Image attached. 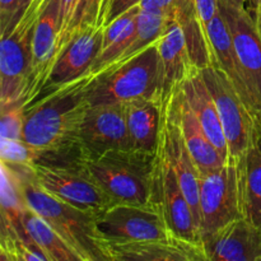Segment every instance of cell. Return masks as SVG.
Wrapping results in <instances>:
<instances>
[{"label": "cell", "instance_id": "28", "mask_svg": "<svg viewBox=\"0 0 261 261\" xmlns=\"http://www.w3.org/2000/svg\"><path fill=\"white\" fill-rule=\"evenodd\" d=\"M2 162L15 166H33L38 152L24 140L2 139Z\"/></svg>", "mask_w": 261, "mask_h": 261}, {"label": "cell", "instance_id": "8", "mask_svg": "<svg viewBox=\"0 0 261 261\" xmlns=\"http://www.w3.org/2000/svg\"><path fill=\"white\" fill-rule=\"evenodd\" d=\"M219 10L228 25L236 60L254 105L255 116L261 120V36L255 13L231 0H219Z\"/></svg>", "mask_w": 261, "mask_h": 261}, {"label": "cell", "instance_id": "1", "mask_svg": "<svg viewBox=\"0 0 261 261\" xmlns=\"http://www.w3.org/2000/svg\"><path fill=\"white\" fill-rule=\"evenodd\" d=\"M94 74L42 92L25 107L23 140L43 154L81 153L79 133L89 107Z\"/></svg>", "mask_w": 261, "mask_h": 261}, {"label": "cell", "instance_id": "34", "mask_svg": "<svg viewBox=\"0 0 261 261\" xmlns=\"http://www.w3.org/2000/svg\"><path fill=\"white\" fill-rule=\"evenodd\" d=\"M254 12L255 14L261 13V0H254Z\"/></svg>", "mask_w": 261, "mask_h": 261}, {"label": "cell", "instance_id": "30", "mask_svg": "<svg viewBox=\"0 0 261 261\" xmlns=\"http://www.w3.org/2000/svg\"><path fill=\"white\" fill-rule=\"evenodd\" d=\"M142 0H111L107 7L106 13L103 17V25H107L110 22L121 15L126 10L132 9L135 5H139Z\"/></svg>", "mask_w": 261, "mask_h": 261}, {"label": "cell", "instance_id": "5", "mask_svg": "<svg viewBox=\"0 0 261 261\" xmlns=\"http://www.w3.org/2000/svg\"><path fill=\"white\" fill-rule=\"evenodd\" d=\"M32 168L43 190L70 205L97 216L114 204L92 180L81 153L38 155Z\"/></svg>", "mask_w": 261, "mask_h": 261}, {"label": "cell", "instance_id": "20", "mask_svg": "<svg viewBox=\"0 0 261 261\" xmlns=\"http://www.w3.org/2000/svg\"><path fill=\"white\" fill-rule=\"evenodd\" d=\"M163 121V103L155 99L126 102V122L130 147L145 153L160 149Z\"/></svg>", "mask_w": 261, "mask_h": 261}, {"label": "cell", "instance_id": "36", "mask_svg": "<svg viewBox=\"0 0 261 261\" xmlns=\"http://www.w3.org/2000/svg\"><path fill=\"white\" fill-rule=\"evenodd\" d=\"M255 17H256L257 28H259V32H260V36H261V13H256V14H255Z\"/></svg>", "mask_w": 261, "mask_h": 261}, {"label": "cell", "instance_id": "15", "mask_svg": "<svg viewBox=\"0 0 261 261\" xmlns=\"http://www.w3.org/2000/svg\"><path fill=\"white\" fill-rule=\"evenodd\" d=\"M60 36V0H45L33 31L30 103L42 92L51 65L59 53Z\"/></svg>", "mask_w": 261, "mask_h": 261}, {"label": "cell", "instance_id": "27", "mask_svg": "<svg viewBox=\"0 0 261 261\" xmlns=\"http://www.w3.org/2000/svg\"><path fill=\"white\" fill-rule=\"evenodd\" d=\"M25 107L27 105L24 102H15V103L0 106V111H2L0 139L23 140Z\"/></svg>", "mask_w": 261, "mask_h": 261}, {"label": "cell", "instance_id": "24", "mask_svg": "<svg viewBox=\"0 0 261 261\" xmlns=\"http://www.w3.org/2000/svg\"><path fill=\"white\" fill-rule=\"evenodd\" d=\"M173 18L177 20L182 30L194 65L199 70L216 65V59L209 45L206 30L196 12L193 0H177Z\"/></svg>", "mask_w": 261, "mask_h": 261}, {"label": "cell", "instance_id": "31", "mask_svg": "<svg viewBox=\"0 0 261 261\" xmlns=\"http://www.w3.org/2000/svg\"><path fill=\"white\" fill-rule=\"evenodd\" d=\"M177 0H142L139 7L142 10L170 15L173 18L175 5Z\"/></svg>", "mask_w": 261, "mask_h": 261}, {"label": "cell", "instance_id": "18", "mask_svg": "<svg viewBox=\"0 0 261 261\" xmlns=\"http://www.w3.org/2000/svg\"><path fill=\"white\" fill-rule=\"evenodd\" d=\"M111 261H206L203 245L173 234L152 241L107 244Z\"/></svg>", "mask_w": 261, "mask_h": 261}, {"label": "cell", "instance_id": "26", "mask_svg": "<svg viewBox=\"0 0 261 261\" xmlns=\"http://www.w3.org/2000/svg\"><path fill=\"white\" fill-rule=\"evenodd\" d=\"M97 25H103V0H78L68 27L60 36L59 50L73 33Z\"/></svg>", "mask_w": 261, "mask_h": 261}, {"label": "cell", "instance_id": "10", "mask_svg": "<svg viewBox=\"0 0 261 261\" xmlns=\"http://www.w3.org/2000/svg\"><path fill=\"white\" fill-rule=\"evenodd\" d=\"M96 223L98 233L107 244L152 241L172 234L154 205L112 204L97 214Z\"/></svg>", "mask_w": 261, "mask_h": 261}, {"label": "cell", "instance_id": "7", "mask_svg": "<svg viewBox=\"0 0 261 261\" xmlns=\"http://www.w3.org/2000/svg\"><path fill=\"white\" fill-rule=\"evenodd\" d=\"M200 71L218 110L228 144V162H239L252 142L256 117L240 96L229 76L219 66L212 65Z\"/></svg>", "mask_w": 261, "mask_h": 261}, {"label": "cell", "instance_id": "37", "mask_svg": "<svg viewBox=\"0 0 261 261\" xmlns=\"http://www.w3.org/2000/svg\"><path fill=\"white\" fill-rule=\"evenodd\" d=\"M110 2H111V0H103V17H105V13H106L107 7H109Z\"/></svg>", "mask_w": 261, "mask_h": 261}, {"label": "cell", "instance_id": "33", "mask_svg": "<svg viewBox=\"0 0 261 261\" xmlns=\"http://www.w3.org/2000/svg\"><path fill=\"white\" fill-rule=\"evenodd\" d=\"M78 0H60V25L61 33L66 30L75 10Z\"/></svg>", "mask_w": 261, "mask_h": 261}, {"label": "cell", "instance_id": "6", "mask_svg": "<svg viewBox=\"0 0 261 261\" xmlns=\"http://www.w3.org/2000/svg\"><path fill=\"white\" fill-rule=\"evenodd\" d=\"M45 0H33L17 27L3 36L0 43V106L30 103L32 74V40Z\"/></svg>", "mask_w": 261, "mask_h": 261}, {"label": "cell", "instance_id": "32", "mask_svg": "<svg viewBox=\"0 0 261 261\" xmlns=\"http://www.w3.org/2000/svg\"><path fill=\"white\" fill-rule=\"evenodd\" d=\"M193 2L204 27H206V24L218 14L219 0H193Z\"/></svg>", "mask_w": 261, "mask_h": 261}, {"label": "cell", "instance_id": "29", "mask_svg": "<svg viewBox=\"0 0 261 261\" xmlns=\"http://www.w3.org/2000/svg\"><path fill=\"white\" fill-rule=\"evenodd\" d=\"M33 0H0V37L12 32Z\"/></svg>", "mask_w": 261, "mask_h": 261}, {"label": "cell", "instance_id": "35", "mask_svg": "<svg viewBox=\"0 0 261 261\" xmlns=\"http://www.w3.org/2000/svg\"><path fill=\"white\" fill-rule=\"evenodd\" d=\"M231 2L236 3V4H240V5H244V7H246L247 3H251V8H252V0H231ZM247 9H249V8H247ZM252 12H254V10H252Z\"/></svg>", "mask_w": 261, "mask_h": 261}, {"label": "cell", "instance_id": "13", "mask_svg": "<svg viewBox=\"0 0 261 261\" xmlns=\"http://www.w3.org/2000/svg\"><path fill=\"white\" fill-rule=\"evenodd\" d=\"M103 31L105 25H97L73 33L59 50L42 92L68 84L91 73L101 50Z\"/></svg>", "mask_w": 261, "mask_h": 261}, {"label": "cell", "instance_id": "4", "mask_svg": "<svg viewBox=\"0 0 261 261\" xmlns=\"http://www.w3.org/2000/svg\"><path fill=\"white\" fill-rule=\"evenodd\" d=\"M162 60L158 41L133 58L94 75L88 92L89 105L126 103L135 99H155L163 103Z\"/></svg>", "mask_w": 261, "mask_h": 261}, {"label": "cell", "instance_id": "11", "mask_svg": "<svg viewBox=\"0 0 261 261\" xmlns=\"http://www.w3.org/2000/svg\"><path fill=\"white\" fill-rule=\"evenodd\" d=\"M83 160H92L110 150L130 147L126 103L89 105L79 133Z\"/></svg>", "mask_w": 261, "mask_h": 261}, {"label": "cell", "instance_id": "9", "mask_svg": "<svg viewBox=\"0 0 261 261\" xmlns=\"http://www.w3.org/2000/svg\"><path fill=\"white\" fill-rule=\"evenodd\" d=\"M242 217L241 189L236 163L227 162L217 170L200 173L201 240Z\"/></svg>", "mask_w": 261, "mask_h": 261}, {"label": "cell", "instance_id": "23", "mask_svg": "<svg viewBox=\"0 0 261 261\" xmlns=\"http://www.w3.org/2000/svg\"><path fill=\"white\" fill-rule=\"evenodd\" d=\"M205 30L212 53H213L214 59H216V65L219 66L229 76V79L234 84L240 96L242 97L245 103L247 105V107L251 110V112L255 116L252 99L250 97L249 91H247V87L241 75V71H240L239 64H237L236 60V54H234L233 43H232L231 33H229L226 20L222 17L221 10L206 24Z\"/></svg>", "mask_w": 261, "mask_h": 261}, {"label": "cell", "instance_id": "21", "mask_svg": "<svg viewBox=\"0 0 261 261\" xmlns=\"http://www.w3.org/2000/svg\"><path fill=\"white\" fill-rule=\"evenodd\" d=\"M239 167L244 218L261 231V120L256 122L254 138Z\"/></svg>", "mask_w": 261, "mask_h": 261}, {"label": "cell", "instance_id": "22", "mask_svg": "<svg viewBox=\"0 0 261 261\" xmlns=\"http://www.w3.org/2000/svg\"><path fill=\"white\" fill-rule=\"evenodd\" d=\"M181 88L185 93L189 105L195 112L199 122L203 126L204 132L208 135L209 140L213 143L214 147L228 162V144H227L226 137H224L218 110H217L213 96L201 75V71L198 70L196 73H194L188 81L184 82Z\"/></svg>", "mask_w": 261, "mask_h": 261}, {"label": "cell", "instance_id": "17", "mask_svg": "<svg viewBox=\"0 0 261 261\" xmlns=\"http://www.w3.org/2000/svg\"><path fill=\"white\" fill-rule=\"evenodd\" d=\"M161 147L167 154L181 189L193 209L196 226L200 231V171L186 147L182 134L176 122L163 109ZM201 237V236H200Z\"/></svg>", "mask_w": 261, "mask_h": 261}, {"label": "cell", "instance_id": "19", "mask_svg": "<svg viewBox=\"0 0 261 261\" xmlns=\"http://www.w3.org/2000/svg\"><path fill=\"white\" fill-rule=\"evenodd\" d=\"M158 51L163 66L165 86H163V106L171 94L180 88L194 73L199 70L190 58L185 36L177 20L173 18L168 22L167 30L158 40Z\"/></svg>", "mask_w": 261, "mask_h": 261}, {"label": "cell", "instance_id": "2", "mask_svg": "<svg viewBox=\"0 0 261 261\" xmlns=\"http://www.w3.org/2000/svg\"><path fill=\"white\" fill-rule=\"evenodd\" d=\"M8 166L19 177L28 208L42 217L82 260L111 261L107 251V242L97 229L96 214L50 195L36 181L32 166Z\"/></svg>", "mask_w": 261, "mask_h": 261}, {"label": "cell", "instance_id": "14", "mask_svg": "<svg viewBox=\"0 0 261 261\" xmlns=\"http://www.w3.org/2000/svg\"><path fill=\"white\" fill-rule=\"evenodd\" d=\"M163 109L180 129L186 147L190 150L200 173L217 170L226 165L227 161L209 140L181 87L171 94Z\"/></svg>", "mask_w": 261, "mask_h": 261}, {"label": "cell", "instance_id": "25", "mask_svg": "<svg viewBox=\"0 0 261 261\" xmlns=\"http://www.w3.org/2000/svg\"><path fill=\"white\" fill-rule=\"evenodd\" d=\"M22 222L28 234L47 255L48 261H83L68 242L64 241L58 232L32 209H25Z\"/></svg>", "mask_w": 261, "mask_h": 261}, {"label": "cell", "instance_id": "3", "mask_svg": "<svg viewBox=\"0 0 261 261\" xmlns=\"http://www.w3.org/2000/svg\"><path fill=\"white\" fill-rule=\"evenodd\" d=\"M160 150V149H158ZM158 152L115 149L84 160L92 180L116 203L153 205Z\"/></svg>", "mask_w": 261, "mask_h": 261}, {"label": "cell", "instance_id": "16", "mask_svg": "<svg viewBox=\"0 0 261 261\" xmlns=\"http://www.w3.org/2000/svg\"><path fill=\"white\" fill-rule=\"evenodd\" d=\"M206 261H261V231L236 219L201 240Z\"/></svg>", "mask_w": 261, "mask_h": 261}, {"label": "cell", "instance_id": "12", "mask_svg": "<svg viewBox=\"0 0 261 261\" xmlns=\"http://www.w3.org/2000/svg\"><path fill=\"white\" fill-rule=\"evenodd\" d=\"M153 205L160 209L173 236L201 245L200 231L196 226L193 209L181 189L167 154L161 147V142L153 191Z\"/></svg>", "mask_w": 261, "mask_h": 261}]
</instances>
